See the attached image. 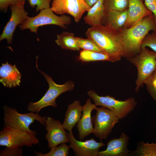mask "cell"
Wrapping results in <instances>:
<instances>
[{"instance_id":"obj_12","label":"cell","mask_w":156,"mask_h":156,"mask_svg":"<svg viewBox=\"0 0 156 156\" xmlns=\"http://www.w3.org/2000/svg\"><path fill=\"white\" fill-rule=\"evenodd\" d=\"M24 6L16 5L10 6L11 11V17L0 36V41L5 39L8 44L12 43L13 34L16 27L23 24L28 17V13L25 11Z\"/></svg>"},{"instance_id":"obj_29","label":"cell","mask_w":156,"mask_h":156,"mask_svg":"<svg viewBox=\"0 0 156 156\" xmlns=\"http://www.w3.org/2000/svg\"><path fill=\"white\" fill-rule=\"evenodd\" d=\"M29 5L33 8L36 6V11L37 12L39 10L50 8V2L49 0H27Z\"/></svg>"},{"instance_id":"obj_16","label":"cell","mask_w":156,"mask_h":156,"mask_svg":"<svg viewBox=\"0 0 156 156\" xmlns=\"http://www.w3.org/2000/svg\"><path fill=\"white\" fill-rule=\"evenodd\" d=\"M97 106L95 104L91 103L90 98L87 100L85 104L83 106L82 114L77 126L79 138L81 141L93 133L94 128L91 114L92 110H95Z\"/></svg>"},{"instance_id":"obj_34","label":"cell","mask_w":156,"mask_h":156,"mask_svg":"<svg viewBox=\"0 0 156 156\" xmlns=\"http://www.w3.org/2000/svg\"><path fill=\"white\" fill-rule=\"evenodd\" d=\"M49 0L51 2V1H53V0Z\"/></svg>"},{"instance_id":"obj_15","label":"cell","mask_w":156,"mask_h":156,"mask_svg":"<svg viewBox=\"0 0 156 156\" xmlns=\"http://www.w3.org/2000/svg\"><path fill=\"white\" fill-rule=\"evenodd\" d=\"M128 10L127 19L123 28L130 27L153 14L146 6L144 0H129Z\"/></svg>"},{"instance_id":"obj_19","label":"cell","mask_w":156,"mask_h":156,"mask_svg":"<svg viewBox=\"0 0 156 156\" xmlns=\"http://www.w3.org/2000/svg\"><path fill=\"white\" fill-rule=\"evenodd\" d=\"M82 110L83 106L79 100H75L68 105L62 124L65 130L68 132L72 131L82 116Z\"/></svg>"},{"instance_id":"obj_18","label":"cell","mask_w":156,"mask_h":156,"mask_svg":"<svg viewBox=\"0 0 156 156\" xmlns=\"http://www.w3.org/2000/svg\"><path fill=\"white\" fill-rule=\"evenodd\" d=\"M21 75L16 66L7 62L0 68V81L4 86L10 88L19 86Z\"/></svg>"},{"instance_id":"obj_27","label":"cell","mask_w":156,"mask_h":156,"mask_svg":"<svg viewBox=\"0 0 156 156\" xmlns=\"http://www.w3.org/2000/svg\"><path fill=\"white\" fill-rule=\"evenodd\" d=\"M148 93L156 101V70L144 81Z\"/></svg>"},{"instance_id":"obj_32","label":"cell","mask_w":156,"mask_h":156,"mask_svg":"<svg viewBox=\"0 0 156 156\" xmlns=\"http://www.w3.org/2000/svg\"><path fill=\"white\" fill-rule=\"evenodd\" d=\"M144 3L154 15L156 23V0H144Z\"/></svg>"},{"instance_id":"obj_10","label":"cell","mask_w":156,"mask_h":156,"mask_svg":"<svg viewBox=\"0 0 156 156\" xmlns=\"http://www.w3.org/2000/svg\"><path fill=\"white\" fill-rule=\"evenodd\" d=\"M51 8L58 14H67L72 16L75 21L78 22L83 15L91 7L84 0H53Z\"/></svg>"},{"instance_id":"obj_30","label":"cell","mask_w":156,"mask_h":156,"mask_svg":"<svg viewBox=\"0 0 156 156\" xmlns=\"http://www.w3.org/2000/svg\"><path fill=\"white\" fill-rule=\"evenodd\" d=\"M0 156H22L23 149L21 147H8L0 151Z\"/></svg>"},{"instance_id":"obj_8","label":"cell","mask_w":156,"mask_h":156,"mask_svg":"<svg viewBox=\"0 0 156 156\" xmlns=\"http://www.w3.org/2000/svg\"><path fill=\"white\" fill-rule=\"evenodd\" d=\"M4 127H10L29 132H33L29 129L30 125L35 120L45 126L46 116L42 117L38 113L30 112L25 114L18 112L16 109L5 105L3 107Z\"/></svg>"},{"instance_id":"obj_25","label":"cell","mask_w":156,"mask_h":156,"mask_svg":"<svg viewBox=\"0 0 156 156\" xmlns=\"http://www.w3.org/2000/svg\"><path fill=\"white\" fill-rule=\"evenodd\" d=\"M129 0H104L105 10L124 11L128 9Z\"/></svg>"},{"instance_id":"obj_20","label":"cell","mask_w":156,"mask_h":156,"mask_svg":"<svg viewBox=\"0 0 156 156\" xmlns=\"http://www.w3.org/2000/svg\"><path fill=\"white\" fill-rule=\"evenodd\" d=\"M104 0H98L84 17L85 23L91 26L101 24L105 10Z\"/></svg>"},{"instance_id":"obj_22","label":"cell","mask_w":156,"mask_h":156,"mask_svg":"<svg viewBox=\"0 0 156 156\" xmlns=\"http://www.w3.org/2000/svg\"><path fill=\"white\" fill-rule=\"evenodd\" d=\"M129 156H156V142L149 143L140 141L136 149L131 151Z\"/></svg>"},{"instance_id":"obj_4","label":"cell","mask_w":156,"mask_h":156,"mask_svg":"<svg viewBox=\"0 0 156 156\" xmlns=\"http://www.w3.org/2000/svg\"><path fill=\"white\" fill-rule=\"evenodd\" d=\"M126 59L137 69L135 90L138 92L146 80L156 70V52L149 50L147 47H142L139 54Z\"/></svg>"},{"instance_id":"obj_7","label":"cell","mask_w":156,"mask_h":156,"mask_svg":"<svg viewBox=\"0 0 156 156\" xmlns=\"http://www.w3.org/2000/svg\"><path fill=\"white\" fill-rule=\"evenodd\" d=\"M37 133L10 127H4L0 132V146L8 147H32L39 143Z\"/></svg>"},{"instance_id":"obj_28","label":"cell","mask_w":156,"mask_h":156,"mask_svg":"<svg viewBox=\"0 0 156 156\" xmlns=\"http://www.w3.org/2000/svg\"><path fill=\"white\" fill-rule=\"evenodd\" d=\"M148 47L156 52V32L153 31L148 34L144 39L141 44L142 47Z\"/></svg>"},{"instance_id":"obj_11","label":"cell","mask_w":156,"mask_h":156,"mask_svg":"<svg viewBox=\"0 0 156 156\" xmlns=\"http://www.w3.org/2000/svg\"><path fill=\"white\" fill-rule=\"evenodd\" d=\"M45 120V129L47 131L45 138L48 142L49 149L63 143L69 142L68 133L59 120L46 116Z\"/></svg>"},{"instance_id":"obj_2","label":"cell","mask_w":156,"mask_h":156,"mask_svg":"<svg viewBox=\"0 0 156 156\" xmlns=\"http://www.w3.org/2000/svg\"><path fill=\"white\" fill-rule=\"evenodd\" d=\"M151 31L156 32V23L153 14L130 27L119 30L123 48L122 57L127 59L139 54L142 42Z\"/></svg>"},{"instance_id":"obj_33","label":"cell","mask_w":156,"mask_h":156,"mask_svg":"<svg viewBox=\"0 0 156 156\" xmlns=\"http://www.w3.org/2000/svg\"><path fill=\"white\" fill-rule=\"evenodd\" d=\"M86 3L91 7L98 0H84Z\"/></svg>"},{"instance_id":"obj_9","label":"cell","mask_w":156,"mask_h":156,"mask_svg":"<svg viewBox=\"0 0 156 156\" xmlns=\"http://www.w3.org/2000/svg\"><path fill=\"white\" fill-rule=\"evenodd\" d=\"M95 110L96 114L92 117L94 124L93 133L102 141L107 138L119 119L113 112L105 107H97Z\"/></svg>"},{"instance_id":"obj_3","label":"cell","mask_w":156,"mask_h":156,"mask_svg":"<svg viewBox=\"0 0 156 156\" xmlns=\"http://www.w3.org/2000/svg\"><path fill=\"white\" fill-rule=\"evenodd\" d=\"M37 58L36 59V67L44 75L49 84V88L44 96L39 101L36 102H29L28 105L27 109L31 112L38 113L40 110L44 107L49 106L54 107H57V104L55 101L56 99L62 94L73 90L74 88V84L71 80L68 81L62 85L56 83L50 76L38 69L37 64Z\"/></svg>"},{"instance_id":"obj_31","label":"cell","mask_w":156,"mask_h":156,"mask_svg":"<svg viewBox=\"0 0 156 156\" xmlns=\"http://www.w3.org/2000/svg\"><path fill=\"white\" fill-rule=\"evenodd\" d=\"M26 0H0V9L6 12L8 8L12 5H24Z\"/></svg>"},{"instance_id":"obj_5","label":"cell","mask_w":156,"mask_h":156,"mask_svg":"<svg viewBox=\"0 0 156 156\" xmlns=\"http://www.w3.org/2000/svg\"><path fill=\"white\" fill-rule=\"evenodd\" d=\"M54 12L51 8L43 9L36 16L28 17L23 23L18 27L21 30L28 29L31 32L37 34L38 28L43 25H55L65 29L71 23V19L70 16L64 14L59 16Z\"/></svg>"},{"instance_id":"obj_24","label":"cell","mask_w":156,"mask_h":156,"mask_svg":"<svg viewBox=\"0 0 156 156\" xmlns=\"http://www.w3.org/2000/svg\"><path fill=\"white\" fill-rule=\"evenodd\" d=\"M66 143H63L51 148L48 152L42 153L41 152L35 151L36 156H67L69 154V150L70 148Z\"/></svg>"},{"instance_id":"obj_6","label":"cell","mask_w":156,"mask_h":156,"mask_svg":"<svg viewBox=\"0 0 156 156\" xmlns=\"http://www.w3.org/2000/svg\"><path fill=\"white\" fill-rule=\"evenodd\" d=\"M87 94L97 106H101L109 109L115 114L119 120L127 116L137 104L135 99L133 97L124 101L120 100L109 95L99 96L92 90L89 91Z\"/></svg>"},{"instance_id":"obj_21","label":"cell","mask_w":156,"mask_h":156,"mask_svg":"<svg viewBox=\"0 0 156 156\" xmlns=\"http://www.w3.org/2000/svg\"><path fill=\"white\" fill-rule=\"evenodd\" d=\"M55 42L64 49L74 51L80 50L77 44L76 37L72 33L64 31L57 35V39Z\"/></svg>"},{"instance_id":"obj_23","label":"cell","mask_w":156,"mask_h":156,"mask_svg":"<svg viewBox=\"0 0 156 156\" xmlns=\"http://www.w3.org/2000/svg\"><path fill=\"white\" fill-rule=\"evenodd\" d=\"M79 58L83 62L100 61L110 62L109 56L104 53L85 50L81 51Z\"/></svg>"},{"instance_id":"obj_14","label":"cell","mask_w":156,"mask_h":156,"mask_svg":"<svg viewBox=\"0 0 156 156\" xmlns=\"http://www.w3.org/2000/svg\"><path fill=\"white\" fill-rule=\"evenodd\" d=\"M129 137L122 132L119 138L110 140L106 150L99 151V156H128L131 151L128 149Z\"/></svg>"},{"instance_id":"obj_26","label":"cell","mask_w":156,"mask_h":156,"mask_svg":"<svg viewBox=\"0 0 156 156\" xmlns=\"http://www.w3.org/2000/svg\"><path fill=\"white\" fill-rule=\"evenodd\" d=\"M76 40L80 49L103 53L92 41L89 39L77 37H76Z\"/></svg>"},{"instance_id":"obj_17","label":"cell","mask_w":156,"mask_h":156,"mask_svg":"<svg viewBox=\"0 0 156 156\" xmlns=\"http://www.w3.org/2000/svg\"><path fill=\"white\" fill-rule=\"evenodd\" d=\"M128 9L124 11L114 10L105 11L101 24L119 31L123 29L128 16Z\"/></svg>"},{"instance_id":"obj_13","label":"cell","mask_w":156,"mask_h":156,"mask_svg":"<svg viewBox=\"0 0 156 156\" xmlns=\"http://www.w3.org/2000/svg\"><path fill=\"white\" fill-rule=\"evenodd\" d=\"M67 136L69 146L76 156H98L99 148L105 145L102 141L97 142L93 138L85 141H78L75 138L72 131L69 132Z\"/></svg>"},{"instance_id":"obj_1","label":"cell","mask_w":156,"mask_h":156,"mask_svg":"<svg viewBox=\"0 0 156 156\" xmlns=\"http://www.w3.org/2000/svg\"><path fill=\"white\" fill-rule=\"evenodd\" d=\"M85 34L109 56L111 62L118 61L122 57L123 48L119 31L100 24L88 28Z\"/></svg>"}]
</instances>
